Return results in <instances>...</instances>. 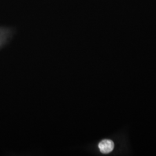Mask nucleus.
Segmentation results:
<instances>
[{"mask_svg": "<svg viewBox=\"0 0 156 156\" xmlns=\"http://www.w3.org/2000/svg\"><path fill=\"white\" fill-rule=\"evenodd\" d=\"M114 143L111 140H102L98 145L101 152L103 154H108L114 149Z\"/></svg>", "mask_w": 156, "mask_h": 156, "instance_id": "1", "label": "nucleus"}]
</instances>
